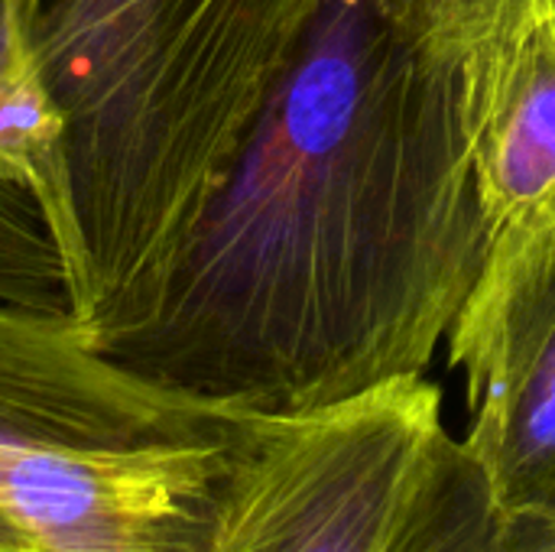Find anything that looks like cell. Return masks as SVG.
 <instances>
[{"label":"cell","instance_id":"ba28073f","mask_svg":"<svg viewBox=\"0 0 555 552\" xmlns=\"http://www.w3.org/2000/svg\"><path fill=\"white\" fill-rule=\"evenodd\" d=\"M0 179L36 195L65 254L75 290V221L65 176L62 117L39 75L23 0H0Z\"/></svg>","mask_w":555,"mask_h":552},{"label":"cell","instance_id":"9c48e42d","mask_svg":"<svg viewBox=\"0 0 555 552\" xmlns=\"http://www.w3.org/2000/svg\"><path fill=\"white\" fill-rule=\"evenodd\" d=\"M0 303L72 312V273L36 195L0 179Z\"/></svg>","mask_w":555,"mask_h":552},{"label":"cell","instance_id":"30bf717a","mask_svg":"<svg viewBox=\"0 0 555 552\" xmlns=\"http://www.w3.org/2000/svg\"><path fill=\"white\" fill-rule=\"evenodd\" d=\"M507 3L511 0H397L416 42L449 65L465 62Z\"/></svg>","mask_w":555,"mask_h":552},{"label":"cell","instance_id":"8992f818","mask_svg":"<svg viewBox=\"0 0 555 552\" xmlns=\"http://www.w3.org/2000/svg\"><path fill=\"white\" fill-rule=\"evenodd\" d=\"M488 244L555 241V0H511L459 65Z\"/></svg>","mask_w":555,"mask_h":552},{"label":"cell","instance_id":"5b68a950","mask_svg":"<svg viewBox=\"0 0 555 552\" xmlns=\"http://www.w3.org/2000/svg\"><path fill=\"white\" fill-rule=\"evenodd\" d=\"M446 342L468 394L462 446L507 511L555 524V241L488 244Z\"/></svg>","mask_w":555,"mask_h":552},{"label":"cell","instance_id":"52a82bcc","mask_svg":"<svg viewBox=\"0 0 555 552\" xmlns=\"http://www.w3.org/2000/svg\"><path fill=\"white\" fill-rule=\"evenodd\" d=\"M380 552H555V524L507 511L462 439L442 433Z\"/></svg>","mask_w":555,"mask_h":552},{"label":"cell","instance_id":"6da1fadb","mask_svg":"<svg viewBox=\"0 0 555 552\" xmlns=\"http://www.w3.org/2000/svg\"><path fill=\"white\" fill-rule=\"evenodd\" d=\"M488 254L459 65L325 0L146 309L98 348L231 416L426 374Z\"/></svg>","mask_w":555,"mask_h":552},{"label":"cell","instance_id":"277c9868","mask_svg":"<svg viewBox=\"0 0 555 552\" xmlns=\"http://www.w3.org/2000/svg\"><path fill=\"white\" fill-rule=\"evenodd\" d=\"M426 374L293 416H250L205 552H380L433 446Z\"/></svg>","mask_w":555,"mask_h":552},{"label":"cell","instance_id":"7a4b0ae2","mask_svg":"<svg viewBox=\"0 0 555 552\" xmlns=\"http://www.w3.org/2000/svg\"><path fill=\"white\" fill-rule=\"evenodd\" d=\"M325 0H23L62 117L72 316L98 345L159 290Z\"/></svg>","mask_w":555,"mask_h":552},{"label":"cell","instance_id":"3957f363","mask_svg":"<svg viewBox=\"0 0 555 552\" xmlns=\"http://www.w3.org/2000/svg\"><path fill=\"white\" fill-rule=\"evenodd\" d=\"M247 420L0 303V514L42 552H205Z\"/></svg>","mask_w":555,"mask_h":552},{"label":"cell","instance_id":"8fae6325","mask_svg":"<svg viewBox=\"0 0 555 552\" xmlns=\"http://www.w3.org/2000/svg\"><path fill=\"white\" fill-rule=\"evenodd\" d=\"M0 552H42L0 514Z\"/></svg>","mask_w":555,"mask_h":552}]
</instances>
